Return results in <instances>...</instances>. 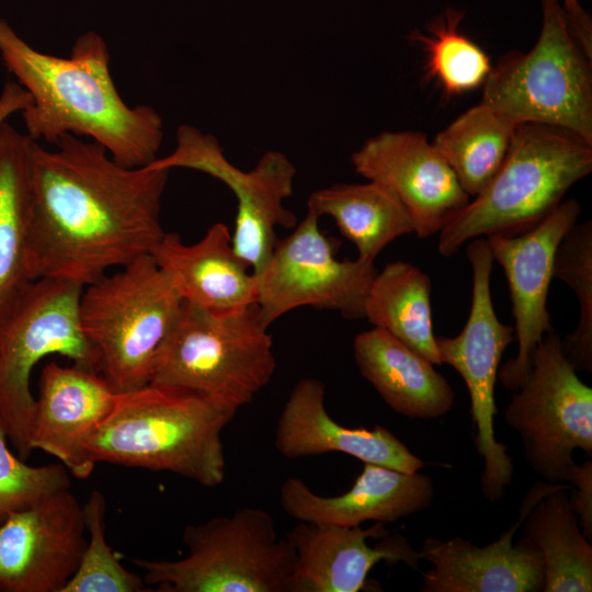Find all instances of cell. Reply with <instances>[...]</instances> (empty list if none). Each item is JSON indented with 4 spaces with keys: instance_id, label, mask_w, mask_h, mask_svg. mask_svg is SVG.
I'll use <instances>...</instances> for the list:
<instances>
[{
    "instance_id": "1",
    "label": "cell",
    "mask_w": 592,
    "mask_h": 592,
    "mask_svg": "<svg viewBox=\"0 0 592 592\" xmlns=\"http://www.w3.org/2000/svg\"><path fill=\"white\" fill-rule=\"evenodd\" d=\"M46 149L30 138V262L34 280L83 287L150 254L166 234L170 170L126 168L100 144L66 134Z\"/></svg>"
},
{
    "instance_id": "10",
    "label": "cell",
    "mask_w": 592,
    "mask_h": 592,
    "mask_svg": "<svg viewBox=\"0 0 592 592\" xmlns=\"http://www.w3.org/2000/svg\"><path fill=\"white\" fill-rule=\"evenodd\" d=\"M522 440L530 466L549 483H568L573 451L592 456V389L561 352V338L546 333L531 371L504 411Z\"/></svg>"
},
{
    "instance_id": "24",
    "label": "cell",
    "mask_w": 592,
    "mask_h": 592,
    "mask_svg": "<svg viewBox=\"0 0 592 592\" xmlns=\"http://www.w3.org/2000/svg\"><path fill=\"white\" fill-rule=\"evenodd\" d=\"M30 137L0 124V320L35 281L30 262Z\"/></svg>"
},
{
    "instance_id": "9",
    "label": "cell",
    "mask_w": 592,
    "mask_h": 592,
    "mask_svg": "<svg viewBox=\"0 0 592 592\" xmlns=\"http://www.w3.org/2000/svg\"><path fill=\"white\" fill-rule=\"evenodd\" d=\"M82 289L67 280L37 278L0 320V422L23 460L33 452L30 379L35 365L58 354L100 372L99 353L81 325Z\"/></svg>"
},
{
    "instance_id": "21",
    "label": "cell",
    "mask_w": 592,
    "mask_h": 592,
    "mask_svg": "<svg viewBox=\"0 0 592 592\" xmlns=\"http://www.w3.org/2000/svg\"><path fill=\"white\" fill-rule=\"evenodd\" d=\"M433 496L431 477L419 470L405 473L364 463L353 486L340 496H319L301 479L288 477L280 488L278 502L298 522L360 526L413 515L429 508Z\"/></svg>"
},
{
    "instance_id": "33",
    "label": "cell",
    "mask_w": 592,
    "mask_h": 592,
    "mask_svg": "<svg viewBox=\"0 0 592 592\" xmlns=\"http://www.w3.org/2000/svg\"><path fill=\"white\" fill-rule=\"evenodd\" d=\"M568 483L571 486L570 504L578 516L582 534L592 538V462L576 465Z\"/></svg>"
},
{
    "instance_id": "35",
    "label": "cell",
    "mask_w": 592,
    "mask_h": 592,
    "mask_svg": "<svg viewBox=\"0 0 592 592\" xmlns=\"http://www.w3.org/2000/svg\"><path fill=\"white\" fill-rule=\"evenodd\" d=\"M30 103L29 92L19 82L8 81L0 95V124L14 113L22 112Z\"/></svg>"
},
{
    "instance_id": "4",
    "label": "cell",
    "mask_w": 592,
    "mask_h": 592,
    "mask_svg": "<svg viewBox=\"0 0 592 592\" xmlns=\"http://www.w3.org/2000/svg\"><path fill=\"white\" fill-rule=\"evenodd\" d=\"M591 171V143L558 127L517 125L497 173L440 230V254L452 257L478 237L533 228Z\"/></svg>"
},
{
    "instance_id": "5",
    "label": "cell",
    "mask_w": 592,
    "mask_h": 592,
    "mask_svg": "<svg viewBox=\"0 0 592 592\" xmlns=\"http://www.w3.org/2000/svg\"><path fill=\"white\" fill-rule=\"evenodd\" d=\"M257 304L215 314L183 301L149 384L189 391L238 412L270 383L273 339Z\"/></svg>"
},
{
    "instance_id": "12",
    "label": "cell",
    "mask_w": 592,
    "mask_h": 592,
    "mask_svg": "<svg viewBox=\"0 0 592 592\" xmlns=\"http://www.w3.org/2000/svg\"><path fill=\"white\" fill-rule=\"evenodd\" d=\"M334 242L307 213L284 239L276 240L257 277V306L264 326L300 307L331 309L364 318L365 300L377 273L374 262L339 260Z\"/></svg>"
},
{
    "instance_id": "11",
    "label": "cell",
    "mask_w": 592,
    "mask_h": 592,
    "mask_svg": "<svg viewBox=\"0 0 592 592\" xmlns=\"http://www.w3.org/2000/svg\"><path fill=\"white\" fill-rule=\"evenodd\" d=\"M466 254L473 272L469 316L456 337H436V345L443 364L457 371L468 388L474 443L483 459L481 493L488 501L498 502L512 483L513 462L506 446L496 440L494 388L502 355L514 339V328L499 320L492 304L494 260L487 239L468 241Z\"/></svg>"
},
{
    "instance_id": "18",
    "label": "cell",
    "mask_w": 592,
    "mask_h": 592,
    "mask_svg": "<svg viewBox=\"0 0 592 592\" xmlns=\"http://www.w3.org/2000/svg\"><path fill=\"white\" fill-rule=\"evenodd\" d=\"M286 537L295 551L288 592H358L382 560L415 570L421 560L403 536L388 535L384 523L361 528L299 522Z\"/></svg>"
},
{
    "instance_id": "28",
    "label": "cell",
    "mask_w": 592,
    "mask_h": 592,
    "mask_svg": "<svg viewBox=\"0 0 592 592\" xmlns=\"http://www.w3.org/2000/svg\"><path fill=\"white\" fill-rule=\"evenodd\" d=\"M516 127L509 118L480 102L442 129L432 144L463 190L474 197L499 170Z\"/></svg>"
},
{
    "instance_id": "7",
    "label": "cell",
    "mask_w": 592,
    "mask_h": 592,
    "mask_svg": "<svg viewBox=\"0 0 592 592\" xmlns=\"http://www.w3.org/2000/svg\"><path fill=\"white\" fill-rule=\"evenodd\" d=\"M187 554L175 560L132 559L159 592H288L295 551L277 536L272 515L243 506L189 524Z\"/></svg>"
},
{
    "instance_id": "29",
    "label": "cell",
    "mask_w": 592,
    "mask_h": 592,
    "mask_svg": "<svg viewBox=\"0 0 592 592\" xmlns=\"http://www.w3.org/2000/svg\"><path fill=\"white\" fill-rule=\"evenodd\" d=\"M464 12L448 9L429 26L430 34L413 32L411 37L426 53V70L448 95L475 90L486 82L491 64L488 55L459 31Z\"/></svg>"
},
{
    "instance_id": "15",
    "label": "cell",
    "mask_w": 592,
    "mask_h": 592,
    "mask_svg": "<svg viewBox=\"0 0 592 592\" xmlns=\"http://www.w3.org/2000/svg\"><path fill=\"white\" fill-rule=\"evenodd\" d=\"M82 505L69 489L0 524V591L62 592L87 545Z\"/></svg>"
},
{
    "instance_id": "17",
    "label": "cell",
    "mask_w": 592,
    "mask_h": 592,
    "mask_svg": "<svg viewBox=\"0 0 592 592\" xmlns=\"http://www.w3.org/2000/svg\"><path fill=\"white\" fill-rule=\"evenodd\" d=\"M563 483L536 482L524 497L519 519L499 539L477 546L460 536L448 540L424 539L420 559L432 567L422 573L421 592H539L544 587L540 553L513 535L539 499Z\"/></svg>"
},
{
    "instance_id": "13",
    "label": "cell",
    "mask_w": 592,
    "mask_h": 592,
    "mask_svg": "<svg viewBox=\"0 0 592 592\" xmlns=\"http://www.w3.org/2000/svg\"><path fill=\"white\" fill-rule=\"evenodd\" d=\"M148 166L196 170L229 187L237 200L232 247L253 273L270 257L277 240L276 228H292L297 224L295 214L284 205L293 193L296 169L280 151L265 152L253 169L242 171L226 158L215 136L181 125L173 151Z\"/></svg>"
},
{
    "instance_id": "8",
    "label": "cell",
    "mask_w": 592,
    "mask_h": 592,
    "mask_svg": "<svg viewBox=\"0 0 592 592\" xmlns=\"http://www.w3.org/2000/svg\"><path fill=\"white\" fill-rule=\"evenodd\" d=\"M542 9L535 45L491 68L480 102L516 125L558 127L592 144V57L572 34L559 0H542Z\"/></svg>"
},
{
    "instance_id": "6",
    "label": "cell",
    "mask_w": 592,
    "mask_h": 592,
    "mask_svg": "<svg viewBox=\"0 0 592 592\" xmlns=\"http://www.w3.org/2000/svg\"><path fill=\"white\" fill-rule=\"evenodd\" d=\"M183 300L150 254L87 285L80 319L100 356V373L116 392L150 382L156 356Z\"/></svg>"
},
{
    "instance_id": "23",
    "label": "cell",
    "mask_w": 592,
    "mask_h": 592,
    "mask_svg": "<svg viewBox=\"0 0 592 592\" xmlns=\"http://www.w3.org/2000/svg\"><path fill=\"white\" fill-rule=\"evenodd\" d=\"M361 375L395 412L431 420L447 414L455 401L449 383L434 364L389 332L374 327L353 342Z\"/></svg>"
},
{
    "instance_id": "14",
    "label": "cell",
    "mask_w": 592,
    "mask_h": 592,
    "mask_svg": "<svg viewBox=\"0 0 592 592\" xmlns=\"http://www.w3.org/2000/svg\"><path fill=\"white\" fill-rule=\"evenodd\" d=\"M581 206L574 198L562 201L533 228L520 235H491L487 242L493 260L503 269L515 320L517 354L499 367L498 378L517 390L528 376L532 358L546 333L554 330L547 310L557 248L577 224Z\"/></svg>"
},
{
    "instance_id": "32",
    "label": "cell",
    "mask_w": 592,
    "mask_h": 592,
    "mask_svg": "<svg viewBox=\"0 0 592 592\" xmlns=\"http://www.w3.org/2000/svg\"><path fill=\"white\" fill-rule=\"evenodd\" d=\"M0 422V524L13 512L70 488L67 468L58 464L31 466L9 449Z\"/></svg>"
},
{
    "instance_id": "34",
    "label": "cell",
    "mask_w": 592,
    "mask_h": 592,
    "mask_svg": "<svg viewBox=\"0 0 592 592\" xmlns=\"http://www.w3.org/2000/svg\"><path fill=\"white\" fill-rule=\"evenodd\" d=\"M570 30L587 54L592 57V22L580 0H562Z\"/></svg>"
},
{
    "instance_id": "31",
    "label": "cell",
    "mask_w": 592,
    "mask_h": 592,
    "mask_svg": "<svg viewBox=\"0 0 592 592\" xmlns=\"http://www.w3.org/2000/svg\"><path fill=\"white\" fill-rule=\"evenodd\" d=\"M106 500L92 490L82 505L87 545L79 567L62 592H148L144 579L128 571L105 538Z\"/></svg>"
},
{
    "instance_id": "2",
    "label": "cell",
    "mask_w": 592,
    "mask_h": 592,
    "mask_svg": "<svg viewBox=\"0 0 592 592\" xmlns=\"http://www.w3.org/2000/svg\"><path fill=\"white\" fill-rule=\"evenodd\" d=\"M0 56L31 96L21 113L32 140L55 145L66 134L90 137L126 168L146 167L158 158L162 118L151 106L124 102L98 33H84L68 57H59L35 49L0 19Z\"/></svg>"
},
{
    "instance_id": "27",
    "label": "cell",
    "mask_w": 592,
    "mask_h": 592,
    "mask_svg": "<svg viewBox=\"0 0 592 592\" xmlns=\"http://www.w3.org/2000/svg\"><path fill=\"white\" fill-rule=\"evenodd\" d=\"M431 278L418 266L395 261L377 271L364 306V318L434 365L442 358L433 332Z\"/></svg>"
},
{
    "instance_id": "19",
    "label": "cell",
    "mask_w": 592,
    "mask_h": 592,
    "mask_svg": "<svg viewBox=\"0 0 592 592\" xmlns=\"http://www.w3.org/2000/svg\"><path fill=\"white\" fill-rule=\"evenodd\" d=\"M115 396L99 371L47 363L35 398L32 451L53 455L77 479L88 478L95 464L88 458L86 444L110 412Z\"/></svg>"
},
{
    "instance_id": "3",
    "label": "cell",
    "mask_w": 592,
    "mask_h": 592,
    "mask_svg": "<svg viewBox=\"0 0 592 592\" xmlns=\"http://www.w3.org/2000/svg\"><path fill=\"white\" fill-rule=\"evenodd\" d=\"M236 413L195 394L147 384L116 394L86 453L95 465L169 471L216 487L226 475L221 433Z\"/></svg>"
},
{
    "instance_id": "26",
    "label": "cell",
    "mask_w": 592,
    "mask_h": 592,
    "mask_svg": "<svg viewBox=\"0 0 592 592\" xmlns=\"http://www.w3.org/2000/svg\"><path fill=\"white\" fill-rule=\"evenodd\" d=\"M551 491L526 512L523 538L542 555L544 592L592 591V545L582 534L568 490Z\"/></svg>"
},
{
    "instance_id": "30",
    "label": "cell",
    "mask_w": 592,
    "mask_h": 592,
    "mask_svg": "<svg viewBox=\"0 0 592 592\" xmlns=\"http://www.w3.org/2000/svg\"><path fill=\"white\" fill-rule=\"evenodd\" d=\"M553 278L573 291L579 306L576 328L561 340V352L578 372H592V223L576 224L559 243Z\"/></svg>"
},
{
    "instance_id": "25",
    "label": "cell",
    "mask_w": 592,
    "mask_h": 592,
    "mask_svg": "<svg viewBox=\"0 0 592 592\" xmlns=\"http://www.w3.org/2000/svg\"><path fill=\"white\" fill-rule=\"evenodd\" d=\"M308 213L331 217L342 236L357 250V259L374 262L395 239L414 234V223L397 197L380 184L367 181L334 184L314 191Z\"/></svg>"
},
{
    "instance_id": "20",
    "label": "cell",
    "mask_w": 592,
    "mask_h": 592,
    "mask_svg": "<svg viewBox=\"0 0 592 592\" xmlns=\"http://www.w3.org/2000/svg\"><path fill=\"white\" fill-rule=\"evenodd\" d=\"M325 385L305 377L293 387L276 422L275 447L288 459L343 453L364 463L413 473L424 462L387 428H346L333 420L326 408Z\"/></svg>"
},
{
    "instance_id": "16",
    "label": "cell",
    "mask_w": 592,
    "mask_h": 592,
    "mask_svg": "<svg viewBox=\"0 0 592 592\" xmlns=\"http://www.w3.org/2000/svg\"><path fill=\"white\" fill-rule=\"evenodd\" d=\"M351 163L397 197L421 239L439 234L470 201L434 145L418 132L379 133L352 153Z\"/></svg>"
},
{
    "instance_id": "22",
    "label": "cell",
    "mask_w": 592,
    "mask_h": 592,
    "mask_svg": "<svg viewBox=\"0 0 592 592\" xmlns=\"http://www.w3.org/2000/svg\"><path fill=\"white\" fill-rule=\"evenodd\" d=\"M150 255L185 303L215 314L257 304V277L236 253L230 230L223 223L213 224L192 244L177 232H166Z\"/></svg>"
}]
</instances>
